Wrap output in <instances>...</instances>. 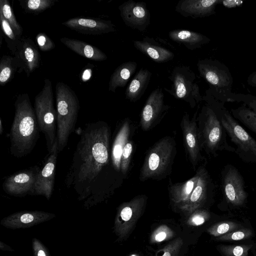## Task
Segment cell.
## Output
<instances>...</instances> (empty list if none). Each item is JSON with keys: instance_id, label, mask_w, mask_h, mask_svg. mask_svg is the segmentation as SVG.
<instances>
[{"instance_id": "6da1fadb", "label": "cell", "mask_w": 256, "mask_h": 256, "mask_svg": "<svg viewBox=\"0 0 256 256\" xmlns=\"http://www.w3.org/2000/svg\"><path fill=\"white\" fill-rule=\"evenodd\" d=\"M110 129L104 121L86 124L74 153L64 184L86 209L107 200L116 186L111 158Z\"/></svg>"}, {"instance_id": "7a4b0ae2", "label": "cell", "mask_w": 256, "mask_h": 256, "mask_svg": "<svg viewBox=\"0 0 256 256\" xmlns=\"http://www.w3.org/2000/svg\"><path fill=\"white\" fill-rule=\"evenodd\" d=\"M14 116L9 138L10 152L16 158L29 154L36 145L40 128L34 109L27 93L18 94L14 102Z\"/></svg>"}, {"instance_id": "3957f363", "label": "cell", "mask_w": 256, "mask_h": 256, "mask_svg": "<svg viewBox=\"0 0 256 256\" xmlns=\"http://www.w3.org/2000/svg\"><path fill=\"white\" fill-rule=\"evenodd\" d=\"M206 104L197 117L198 134L200 146L206 154L214 157L218 152L227 151L235 152L236 148L228 142L227 134L220 118V102L215 98L209 90L203 96Z\"/></svg>"}, {"instance_id": "277c9868", "label": "cell", "mask_w": 256, "mask_h": 256, "mask_svg": "<svg viewBox=\"0 0 256 256\" xmlns=\"http://www.w3.org/2000/svg\"><path fill=\"white\" fill-rule=\"evenodd\" d=\"M56 138L58 152L67 145L76 123L80 102L75 92L66 84L58 82L56 86Z\"/></svg>"}, {"instance_id": "5b68a950", "label": "cell", "mask_w": 256, "mask_h": 256, "mask_svg": "<svg viewBox=\"0 0 256 256\" xmlns=\"http://www.w3.org/2000/svg\"><path fill=\"white\" fill-rule=\"evenodd\" d=\"M176 153V143L172 137L166 136L156 142L145 157L140 170V180L164 178L171 172Z\"/></svg>"}, {"instance_id": "8992f818", "label": "cell", "mask_w": 256, "mask_h": 256, "mask_svg": "<svg viewBox=\"0 0 256 256\" xmlns=\"http://www.w3.org/2000/svg\"><path fill=\"white\" fill-rule=\"evenodd\" d=\"M34 109L40 130L46 138L48 154H50L58 148L56 130V110L54 106L52 86L49 79L44 80L42 90L36 96Z\"/></svg>"}, {"instance_id": "52a82bcc", "label": "cell", "mask_w": 256, "mask_h": 256, "mask_svg": "<svg viewBox=\"0 0 256 256\" xmlns=\"http://www.w3.org/2000/svg\"><path fill=\"white\" fill-rule=\"evenodd\" d=\"M200 76L208 84V90L218 101L234 102L233 77L228 67L216 60H199L196 64Z\"/></svg>"}, {"instance_id": "ba28073f", "label": "cell", "mask_w": 256, "mask_h": 256, "mask_svg": "<svg viewBox=\"0 0 256 256\" xmlns=\"http://www.w3.org/2000/svg\"><path fill=\"white\" fill-rule=\"evenodd\" d=\"M220 116L221 122L232 142L236 146L235 153L246 163L256 164V140L240 125L220 102Z\"/></svg>"}, {"instance_id": "9c48e42d", "label": "cell", "mask_w": 256, "mask_h": 256, "mask_svg": "<svg viewBox=\"0 0 256 256\" xmlns=\"http://www.w3.org/2000/svg\"><path fill=\"white\" fill-rule=\"evenodd\" d=\"M169 78L172 82L170 89L164 88V90L176 98L186 102L191 108L203 100L196 74L190 66L174 67Z\"/></svg>"}, {"instance_id": "30bf717a", "label": "cell", "mask_w": 256, "mask_h": 256, "mask_svg": "<svg viewBox=\"0 0 256 256\" xmlns=\"http://www.w3.org/2000/svg\"><path fill=\"white\" fill-rule=\"evenodd\" d=\"M148 197L138 195L119 206L114 222V231L118 240H126L146 206Z\"/></svg>"}, {"instance_id": "8fae6325", "label": "cell", "mask_w": 256, "mask_h": 256, "mask_svg": "<svg viewBox=\"0 0 256 256\" xmlns=\"http://www.w3.org/2000/svg\"><path fill=\"white\" fill-rule=\"evenodd\" d=\"M221 190L224 200L231 206H241L246 201L244 179L233 165L226 164L222 171Z\"/></svg>"}, {"instance_id": "7c38bea8", "label": "cell", "mask_w": 256, "mask_h": 256, "mask_svg": "<svg viewBox=\"0 0 256 256\" xmlns=\"http://www.w3.org/2000/svg\"><path fill=\"white\" fill-rule=\"evenodd\" d=\"M40 167L34 166L22 170L7 177L2 185L4 191L8 195L22 197L32 195Z\"/></svg>"}, {"instance_id": "4fadbf2b", "label": "cell", "mask_w": 256, "mask_h": 256, "mask_svg": "<svg viewBox=\"0 0 256 256\" xmlns=\"http://www.w3.org/2000/svg\"><path fill=\"white\" fill-rule=\"evenodd\" d=\"M196 171L198 176L195 187L188 200L179 208L188 215L201 208L214 189L212 180L206 168L204 166H200Z\"/></svg>"}, {"instance_id": "5bb4252c", "label": "cell", "mask_w": 256, "mask_h": 256, "mask_svg": "<svg viewBox=\"0 0 256 256\" xmlns=\"http://www.w3.org/2000/svg\"><path fill=\"white\" fill-rule=\"evenodd\" d=\"M170 106L164 102V94L160 88L154 90L148 98L142 109L140 125L142 130L148 131L157 124L166 114Z\"/></svg>"}, {"instance_id": "9a60e30c", "label": "cell", "mask_w": 256, "mask_h": 256, "mask_svg": "<svg viewBox=\"0 0 256 256\" xmlns=\"http://www.w3.org/2000/svg\"><path fill=\"white\" fill-rule=\"evenodd\" d=\"M118 8L123 22L128 27L143 32L150 24V14L146 2L128 0Z\"/></svg>"}, {"instance_id": "2e32d148", "label": "cell", "mask_w": 256, "mask_h": 256, "mask_svg": "<svg viewBox=\"0 0 256 256\" xmlns=\"http://www.w3.org/2000/svg\"><path fill=\"white\" fill-rule=\"evenodd\" d=\"M197 115L198 110L190 119L189 114L185 112L180 123L185 149L194 168L203 160L198 134Z\"/></svg>"}, {"instance_id": "e0dca14e", "label": "cell", "mask_w": 256, "mask_h": 256, "mask_svg": "<svg viewBox=\"0 0 256 256\" xmlns=\"http://www.w3.org/2000/svg\"><path fill=\"white\" fill-rule=\"evenodd\" d=\"M14 56L18 66V73L25 72L27 76L38 68L41 56L38 48L30 38L22 37L16 46Z\"/></svg>"}, {"instance_id": "ac0fdd59", "label": "cell", "mask_w": 256, "mask_h": 256, "mask_svg": "<svg viewBox=\"0 0 256 256\" xmlns=\"http://www.w3.org/2000/svg\"><path fill=\"white\" fill-rule=\"evenodd\" d=\"M56 150L48 154L38 174L33 196H42L50 200L53 192L56 164L58 154Z\"/></svg>"}, {"instance_id": "d6986e66", "label": "cell", "mask_w": 256, "mask_h": 256, "mask_svg": "<svg viewBox=\"0 0 256 256\" xmlns=\"http://www.w3.org/2000/svg\"><path fill=\"white\" fill-rule=\"evenodd\" d=\"M62 24L84 34L100 35L116 31V26L111 20L97 18H74L68 19Z\"/></svg>"}, {"instance_id": "ffe728a7", "label": "cell", "mask_w": 256, "mask_h": 256, "mask_svg": "<svg viewBox=\"0 0 256 256\" xmlns=\"http://www.w3.org/2000/svg\"><path fill=\"white\" fill-rule=\"evenodd\" d=\"M55 216L54 214L43 211H21L3 218L0 224L8 228H26L50 220Z\"/></svg>"}, {"instance_id": "44dd1931", "label": "cell", "mask_w": 256, "mask_h": 256, "mask_svg": "<svg viewBox=\"0 0 256 256\" xmlns=\"http://www.w3.org/2000/svg\"><path fill=\"white\" fill-rule=\"evenodd\" d=\"M222 0H180L176 10L186 18H201L216 14L217 5Z\"/></svg>"}, {"instance_id": "7402d4cb", "label": "cell", "mask_w": 256, "mask_h": 256, "mask_svg": "<svg viewBox=\"0 0 256 256\" xmlns=\"http://www.w3.org/2000/svg\"><path fill=\"white\" fill-rule=\"evenodd\" d=\"M133 44L140 52L158 63L170 61L174 58V54L162 46L152 38L146 36L140 40H134Z\"/></svg>"}, {"instance_id": "603a6c76", "label": "cell", "mask_w": 256, "mask_h": 256, "mask_svg": "<svg viewBox=\"0 0 256 256\" xmlns=\"http://www.w3.org/2000/svg\"><path fill=\"white\" fill-rule=\"evenodd\" d=\"M132 124L128 118H125L122 124L114 139L112 149L111 158L115 170L120 172V161L122 150L130 140L133 130Z\"/></svg>"}, {"instance_id": "cb8c5ba5", "label": "cell", "mask_w": 256, "mask_h": 256, "mask_svg": "<svg viewBox=\"0 0 256 256\" xmlns=\"http://www.w3.org/2000/svg\"><path fill=\"white\" fill-rule=\"evenodd\" d=\"M168 36L172 41L184 45L190 50L201 48L210 42V39L205 35L185 30H170Z\"/></svg>"}, {"instance_id": "d4e9b609", "label": "cell", "mask_w": 256, "mask_h": 256, "mask_svg": "<svg viewBox=\"0 0 256 256\" xmlns=\"http://www.w3.org/2000/svg\"><path fill=\"white\" fill-rule=\"evenodd\" d=\"M198 172L188 180L184 182L172 184L170 180L168 186L170 202L179 208L189 198L198 179Z\"/></svg>"}, {"instance_id": "484cf974", "label": "cell", "mask_w": 256, "mask_h": 256, "mask_svg": "<svg viewBox=\"0 0 256 256\" xmlns=\"http://www.w3.org/2000/svg\"><path fill=\"white\" fill-rule=\"evenodd\" d=\"M60 41L67 48L78 54L94 61H103L106 55L100 49L80 40L62 38Z\"/></svg>"}, {"instance_id": "4316f807", "label": "cell", "mask_w": 256, "mask_h": 256, "mask_svg": "<svg viewBox=\"0 0 256 256\" xmlns=\"http://www.w3.org/2000/svg\"><path fill=\"white\" fill-rule=\"evenodd\" d=\"M152 75L147 68H141L127 86L126 98L132 102L138 100L147 89Z\"/></svg>"}, {"instance_id": "83f0119b", "label": "cell", "mask_w": 256, "mask_h": 256, "mask_svg": "<svg viewBox=\"0 0 256 256\" xmlns=\"http://www.w3.org/2000/svg\"><path fill=\"white\" fill-rule=\"evenodd\" d=\"M137 68V63L128 61L118 66L110 76L108 83V90L115 92L118 88H124Z\"/></svg>"}, {"instance_id": "f1b7e54d", "label": "cell", "mask_w": 256, "mask_h": 256, "mask_svg": "<svg viewBox=\"0 0 256 256\" xmlns=\"http://www.w3.org/2000/svg\"><path fill=\"white\" fill-rule=\"evenodd\" d=\"M18 66L14 56L4 55L0 62V84L4 86L14 78Z\"/></svg>"}, {"instance_id": "f546056e", "label": "cell", "mask_w": 256, "mask_h": 256, "mask_svg": "<svg viewBox=\"0 0 256 256\" xmlns=\"http://www.w3.org/2000/svg\"><path fill=\"white\" fill-rule=\"evenodd\" d=\"M233 117L256 134V112L244 104L231 108Z\"/></svg>"}, {"instance_id": "4dcf8cb0", "label": "cell", "mask_w": 256, "mask_h": 256, "mask_svg": "<svg viewBox=\"0 0 256 256\" xmlns=\"http://www.w3.org/2000/svg\"><path fill=\"white\" fill-rule=\"evenodd\" d=\"M20 4L26 13L38 14L53 6L55 0H22Z\"/></svg>"}, {"instance_id": "1f68e13d", "label": "cell", "mask_w": 256, "mask_h": 256, "mask_svg": "<svg viewBox=\"0 0 256 256\" xmlns=\"http://www.w3.org/2000/svg\"><path fill=\"white\" fill-rule=\"evenodd\" d=\"M0 12L7 20L15 34L21 38L23 30L17 22L12 8L8 0H0Z\"/></svg>"}, {"instance_id": "d6a6232c", "label": "cell", "mask_w": 256, "mask_h": 256, "mask_svg": "<svg viewBox=\"0 0 256 256\" xmlns=\"http://www.w3.org/2000/svg\"><path fill=\"white\" fill-rule=\"evenodd\" d=\"M0 22L4 38L8 48L14 55L16 51L17 44L22 37L20 38L15 34L10 26L0 12Z\"/></svg>"}, {"instance_id": "836d02e7", "label": "cell", "mask_w": 256, "mask_h": 256, "mask_svg": "<svg viewBox=\"0 0 256 256\" xmlns=\"http://www.w3.org/2000/svg\"><path fill=\"white\" fill-rule=\"evenodd\" d=\"M240 225L230 221H225L216 223L210 227L207 232L214 237H219L240 228Z\"/></svg>"}, {"instance_id": "e575fe53", "label": "cell", "mask_w": 256, "mask_h": 256, "mask_svg": "<svg viewBox=\"0 0 256 256\" xmlns=\"http://www.w3.org/2000/svg\"><path fill=\"white\" fill-rule=\"evenodd\" d=\"M174 232L166 224L158 226L152 233L150 242L152 244H158L164 240H169L174 236Z\"/></svg>"}, {"instance_id": "d590c367", "label": "cell", "mask_w": 256, "mask_h": 256, "mask_svg": "<svg viewBox=\"0 0 256 256\" xmlns=\"http://www.w3.org/2000/svg\"><path fill=\"white\" fill-rule=\"evenodd\" d=\"M252 246V244L221 245L218 246V249L224 256H248V250Z\"/></svg>"}, {"instance_id": "8d00e7d4", "label": "cell", "mask_w": 256, "mask_h": 256, "mask_svg": "<svg viewBox=\"0 0 256 256\" xmlns=\"http://www.w3.org/2000/svg\"><path fill=\"white\" fill-rule=\"evenodd\" d=\"M252 236V232L249 228H240L229 233L217 237L216 240L222 241L240 240L248 238Z\"/></svg>"}, {"instance_id": "74e56055", "label": "cell", "mask_w": 256, "mask_h": 256, "mask_svg": "<svg viewBox=\"0 0 256 256\" xmlns=\"http://www.w3.org/2000/svg\"><path fill=\"white\" fill-rule=\"evenodd\" d=\"M133 149L134 142L130 140L125 144L121 156L120 172L124 176H126L128 170Z\"/></svg>"}, {"instance_id": "f35d334b", "label": "cell", "mask_w": 256, "mask_h": 256, "mask_svg": "<svg viewBox=\"0 0 256 256\" xmlns=\"http://www.w3.org/2000/svg\"><path fill=\"white\" fill-rule=\"evenodd\" d=\"M210 218V214L206 210L200 208L189 215L186 223L190 226H199L203 224Z\"/></svg>"}, {"instance_id": "ab89813d", "label": "cell", "mask_w": 256, "mask_h": 256, "mask_svg": "<svg viewBox=\"0 0 256 256\" xmlns=\"http://www.w3.org/2000/svg\"><path fill=\"white\" fill-rule=\"evenodd\" d=\"M184 244L183 240L179 237L170 242L162 250L161 256H178Z\"/></svg>"}, {"instance_id": "60d3db41", "label": "cell", "mask_w": 256, "mask_h": 256, "mask_svg": "<svg viewBox=\"0 0 256 256\" xmlns=\"http://www.w3.org/2000/svg\"><path fill=\"white\" fill-rule=\"evenodd\" d=\"M36 42L41 51H50L55 48L53 40L44 32H40L36 36Z\"/></svg>"}, {"instance_id": "b9f144b4", "label": "cell", "mask_w": 256, "mask_h": 256, "mask_svg": "<svg viewBox=\"0 0 256 256\" xmlns=\"http://www.w3.org/2000/svg\"><path fill=\"white\" fill-rule=\"evenodd\" d=\"M232 100L234 102H242L250 109L256 112V96L250 94L234 93Z\"/></svg>"}, {"instance_id": "7bdbcfd3", "label": "cell", "mask_w": 256, "mask_h": 256, "mask_svg": "<svg viewBox=\"0 0 256 256\" xmlns=\"http://www.w3.org/2000/svg\"><path fill=\"white\" fill-rule=\"evenodd\" d=\"M32 246L34 256H50L48 248L38 238L32 239Z\"/></svg>"}, {"instance_id": "ee69618b", "label": "cell", "mask_w": 256, "mask_h": 256, "mask_svg": "<svg viewBox=\"0 0 256 256\" xmlns=\"http://www.w3.org/2000/svg\"><path fill=\"white\" fill-rule=\"evenodd\" d=\"M244 2L242 0H222V4L228 8L236 7L242 5Z\"/></svg>"}, {"instance_id": "f6af8a7d", "label": "cell", "mask_w": 256, "mask_h": 256, "mask_svg": "<svg viewBox=\"0 0 256 256\" xmlns=\"http://www.w3.org/2000/svg\"><path fill=\"white\" fill-rule=\"evenodd\" d=\"M246 82L250 86L256 88V70L251 73L248 76Z\"/></svg>"}, {"instance_id": "bcb514c9", "label": "cell", "mask_w": 256, "mask_h": 256, "mask_svg": "<svg viewBox=\"0 0 256 256\" xmlns=\"http://www.w3.org/2000/svg\"><path fill=\"white\" fill-rule=\"evenodd\" d=\"M0 249L3 250H8L11 252L14 250L12 248H10L6 244L3 243L2 242H0Z\"/></svg>"}, {"instance_id": "7dc6e473", "label": "cell", "mask_w": 256, "mask_h": 256, "mask_svg": "<svg viewBox=\"0 0 256 256\" xmlns=\"http://www.w3.org/2000/svg\"><path fill=\"white\" fill-rule=\"evenodd\" d=\"M129 256H140L136 253H133V254H130Z\"/></svg>"}]
</instances>
